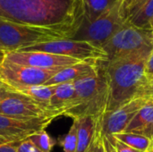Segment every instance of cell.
Returning <instances> with one entry per match:
<instances>
[{
	"label": "cell",
	"mask_w": 153,
	"mask_h": 152,
	"mask_svg": "<svg viewBox=\"0 0 153 152\" xmlns=\"http://www.w3.org/2000/svg\"><path fill=\"white\" fill-rule=\"evenodd\" d=\"M55 90V86H47V85H36L31 86L23 90H19L18 92L22 93L39 105L50 108V100ZM51 109V108H50Z\"/></svg>",
	"instance_id": "ac0fdd59"
},
{
	"label": "cell",
	"mask_w": 153,
	"mask_h": 152,
	"mask_svg": "<svg viewBox=\"0 0 153 152\" xmlns=\"http://www.w3.org/2000/svg\"><path fill=\"white\" fill-rule=\"evenodd\" d=\"M99 67L96 60L82 61L76 65L65 67L51 77L44 85L54 86L65 82H75L79 80L99 74Z\"/></svg>",
	"instance_id": "4fadbf2b"
},
{
	"label": "cell",
	"mask_w": 153,
	"mask_h": 152,
	"mask_svg": "<svg viewBox=\"0 0 153 152\" xmlns=\"http://www.w3.org/2000/svg\"><path fill=\"white\" fill-rule=\"evenodd\" d=\"M0 56H4V53L2 52V51H0Z\"/></svg>",
	"instance_id": "d6a6232c"
},
{
	"label": "cell",
	"mask_w": 153,
	"mask_h": 152,
	"mask_svg": "<svg viewBox=\"0 0 153 152\" xmlns=\"http://www.w3.org/2000/svg\"><path fill=\"white\" fill-rule=\"evenodd\" d=\"M0 18L52 29L71 39L84 19L82 0H0Z\"/></svg>",
	"instance_id": "6da1fadb"
},
{
	"label": "cell",
	"mask_w": 153,
	"mask_h": 152,
	"mask_svg": "<svg viewBox=\"0 0 153 152\" xmlns=\"http://www.w3.org/2000/svg\"><path fill=\"white\" fill-rule=\"evenodd\" d=\"M128 23L133 26L153 32V0H143L127 13Z\"/></svg>",
	"instance_id": "9a60e30c"
},
{
	"label": "cell",
	"mask_w": 153,
	"mask_h": 152,
	"mask_svg": "<svg viewBox=\"0 0 153 152\" xmlns=\"http://www.w3.org/2000/svg\"><path fill=\"white\" fill-rule=\"evenodd\" d=\"M152 95H153V79L150 81H145L143 85L139 89L136 98H143L147 99Z\"/></svg>",
	"instance_id": "d4e9b609"
},
{
	"label": "cell",
	"mask_w": 153,
	"mask_h": 152,
	"mask_svg": "<svg viewBox=\"0 0 153 152\" xmlns=\"http://www.w3.org/2000/svg\"><path fill=\"white\" fill-rule=\"evenodd\" d=\"M84 7V21L91 22L103 13L112 7L117 0H82Z\"/></svg>",
	"instance_id": "d6986e66"
},
{
	"label": "cell",
	"mask_w": 153,
	"mask_h": 152,
	"mask_svg": "<svg viewBox=\"0 0 153 152\" xmlns=\"http://www.w3.org/2000/svg\"><path fill=\"white\" fill-rule=\"evenodd\" d=\"M59 71L31 67L3 59L0 64V80L13 90L19 91L31 86L45 84Z\"/></svg>",
	"instance_id": "52a82bcc"
},
{
	"label": "cell",
	"mask_w": 153,
	"mask_h": 152,
	"mask_svg": "<svg viewBox=\"0 0 153 152\" xmlns=\"http://www.w3.org/2000/svg\"><path fill=\"white\" fill-rule=\"evenodd\" d=\"M105 136L108 139V141L109 142V143L111 144L115 152H142L128 146L127 144H126L120 141H118L113 135H105Z\"/></svg>",
	"instance_id": "cb8c5ba5"
},
{
	"label": "cell",
	"mask_w": 153,
	"mask_h": 152,
	"mask_svg": "<svg viewBox=\"0 0 153 152\" xmlns=\"http://www.w3.org/2000/svg\"><path fill=\"white\" fill-rule=\"evenodd\" d=\"M77 122V150L76 152H85L92 142L98 120L92 116L75 118Z\"/></svg>",
	"instance_id": "2e32d148"
},
{
	"label": "cell",
	"mask_w": 153,
	"mask_h": 152,
	"mask_svg": "<svg viewBox=\"0 0 153 152\" xmlns=\"http://www.w3.org/2000/svg\"><path fill=\"white\" fill-rule=\"evenodd\" d=\"M4 59L19 65L48 70H61L82 62L76 58L39 51L9 52L4 54Z\"/></svg>",
	"instance_id": "8fae6325"
},
{
	"label": "cell",
	"mask_w": 153,
	"mask_h": 152,
	"mask_svg": "<svg viewBox=\"0 0 153 152\" xmlns=\"http://www.w3.org/2000/svg\"><path fill=\"white\" fill-rule=\"evenodd\" d=\"M100 118L98 120L96 132L94 133L92 142H91V143L90 144L89 148L87 149V151L85 152H106L105 144H104V139H103L104 134H103L102 128H101Z\"/></svg>",
	"instance_id": "603a6c76"
},
{
	"label": "cell",
	"mask_w": 153,
	"mask_h": 152,
	"mask_svg": "<svg viewBox=\"0 0 153 152\" xmlns=\"http://www.w3.org/2000/svg\"><path fill=\"white\" fill-rule=\"evenodd\" d=\"M3 59H4V56H0V64H1V62L3 61Z\"/></svg>",
	"instance_id": "836d02e7"
},
{
	"label": "cell",
	"mask_w": 153,
	"mask_h": 152,
	"mask_svg": "<svg viewBox=\"0 0 153 152\" xmlns=\"http://www.w3.org/2000/svg\"><path fill=\"white\" fill-rule=\"evenodd\" d=\"M103 139H104V144H105L106 151H107L108 152H115V151L113 150V148H112V146H111V144L109 143V142L108 141V139L106 138V136H105V135H104Z\"/></svg>",
	"instance_id": "4dcf8cb0"
},
{
	"label": "cell",
	"mask_w": 153,
	"mask_h": 152,
	"mask_svg": "<svg viewBox=\"0 0 153 152\" xmlns=\"http://www.w3.org/2000/svg\"><path fill=\"white\" fill-rule=\"evenodd\" d=\"M147 101L146 99L136 98L117 109L106 112L100 118L103 134L113 135L123 133Z\"/></svg>",
	"instance_id": "7c38bea8"
},
{
	"label": "cell",
	"mask_w": 153,
	"mask_h": 152,
	"mask_svg": "<svg viewBox=\"0 0 153 152\" xmlns=\"http://www.w3.org/2000/svg\"><path fill=\"white\" fill-rule=\"evenodd\" d=\"M147 99H149V100H152V101L153 102V95H152L151 97H149V98H148Z\"/></svg>",
	"instance_id": "1f68e13d"
},
{
	"label": "cell",
	"mask_w": 153,
	"mask_h": 152,
	"mask_svg": "<svg viewBox=\"0 0 153 152\" xmlns=\"http://www.w3.org/2000/svg\"><path fill=\"white\" fill-rule=\"evenodd\" d=\"M142 1H143V0H124V7H125V11H126V16H127L128 12L133 7H134L136 4L141 3Z\"/></svg>",
	"instance_id": "f1b7e54d"
},
{
	"label": "cell",
	"mask_w": 153,
	"mask_h": 152,
	"mask_svg": "<svg viewBox=\"0 0 153 152\" xmlns=\"http://www.w3.org/2000/svg\"><path fill=\"white\" fill-rule=\"evenodd\" d=\"M12 89H10L4 82H2L1 80H0V96H2L3 94H4L5 92H7V91H9V90H11Z\"/></svg>",
	"instance_id": "f546056e"
},
{
	"label": "cell",
	"mask_w": 153,
	"mask_h": 152,
	"mask_svg": "<svg viewBox=\"0 0 153 152\" xmlns=\"http://www.w3.org/2000/svg\"><path fill=\"white\" fill-rule=\"evenodd\" d=\"M126 21L124 0H117L95 21L88 22L83 19L81 27L71 39L86 41L101 47L126 23Z\"/></svg>",
	"instance_id": "5b68a950"
},
{
	"label": "cell",
	"mask_w": 153,
	"mask_h": 152,
	"mask_svg": "<svg viewBox=\"0 0 153 152\" xmlns=\"http://www.w3.org/2000/svg\"><path fill=\"white\" fill-rule=\"evenodd\" d=\"M59 39H69L65 34L52 29L18 24L0 18V51L4 54Z\"/></svg>",
	"instance_id": "277c9868"
},
{
	"label": "cell",
	"mask_w": 153,
	"mask_h": 152,
	"mask_svg": "<svg viewBox=\"0 0 153 152\" xmlns=\"http://www.w3.org/2000/svg\"><path fill=\"white\" fill-rule=\"evenodd\" d=\"M0 114L22 119H55L61 116L58 111L47 108L28 96L13 90L0 96Z\"/></svg>",
	"instance_id": "ba28073f"
},
{
	"label": "cell",
	"mask_w": 153,
	"mask_h": 152,
	"mask_svg": "<svg viewBox=\"0 0 153 152\" xmlns=\"http://www.w3.org/2000/svg\"><path fill=\"white\" fill-rule=\"evenodd\" d=\"M147 152H153V147L152 148V149H151V150H149V151H148Z\"/></svg>",
	"instance_id": "e575fe53"
},
{
	"label": "cell",
	"mask_w": 153,
	"mask_h": 152,
	"mask_svg": "<svg viewBox=\"0 0 153 152\" xmlns=\"http://www.w3.org/2000/svg\"><path fill=\"white\" fill-rule=\"evenodd\" d=\"M124 132L141 134L149 138L153 142V102L152 100L148 99L147 103L138 111Z\"/></svg>",
	"instance_id": "5bb4252c"
},
{
	"label": "cell",
	"mask_w": 153,
	"mask_h": 152,
	"mask_svg": "<svg viewBox=\"0 0 153 152\" xmlns=\"http://www.w3.org/2000/svg\"><path fill=\"white\" fill-rule=\"evenodd\" d=\"M0 144H3V143H0Z\"/></svg>",
	"instance_id": "8d00e7d4"
},
{
	"label": "cell",
	"mask_w": 153,
	"mask_h": 152,
	"mask_svg": "<svg viewBox=\"0 0 153 152\" xmlns=\"http://www.w3.org/2000/svg\"><path fill=\"white\" fill-rule=\"evenodd\" d=\"M16 147H17L18 152H45L40 151L37 147H35L27 139L24 140V141L17 142L16 143Z\"/></svg>",
	"instance_id": "484cf974"
},
{
	"label": "cell",
	"mask_w": 153,
	"mask_h": 152,
	"mask_svg": "<svg viewBox=\"0 0 153 152\" xmlns=\"http://www.w3.org/2000/svg\"><path fill=\"white\" fill-rule=\"evenodd\" d=\"M27 140L35 147L45 152L51 151L53 148L56 146V144L57 143V141L53 139L46 132L45 129L31 134L30 137L27 138Z\"/></svg>",
	"instance_id": "44dd1931"
},
{
	"label": "cell",
	"mask_w": 153,
	"mask_h": 152,
	"mask_svg": "<svg viewBox=\"0 0 153 152\" xmlns=\"http://www.w3.org/2000/svg\"><path fill=\"white\" fill-rule=\"evenodd\" d=\"M54 86L55 90L50 100V108L58 111L63 116L65 108L74 95V82H69Z\"/></svg>",
	"instance_id": "e0dca14e"
},
{
	"label": "cell",
	"mask_w": 153,
	"mask_h": 152,
	"mask_svg": "<svg viewBox=\"0 0 153 152\" xmlns=\"http://www.w3.org/2000/svg\"><path fill=\"white\" fill-rule=\"evenodd\" d=\"M101 48L107 54V60L145 48H153V32L138 29L126 22Z\"/></svg>",
	"instance_id": "8992f818"
},
{
	"label": "cell",
	"mask_w": 153,
	"mask_h": 152,
	"mask_svg": "<svg viewBox=\"0 0 153 152\" xmlns=\"http://www.w3.org/2000/svg\"><path fill=\"white\" fill-rule=\"evenodd\" d=\"M105 149H106V148H105ZM106 152H108V151H106Z\"/></svg>",
	"instance_id": "d590c367"
},
{
	"label": "cell",
	"mask_w": 153,
	"mask_h": 152,
	"mask_svg": "<svg viewBox=\"0 0 153 152\" xmlns=\"http://www.w3.org/2000/svg\"><path fill=\"white\" fill-rule=\"evenodd\" d=\"M153 48L122 56L111 60H99L97 65L108 86L106 112H110L136 98L146 81L145 67Z\"/></svg>",
	"instance_id": "7a4b0ae2"
},
{
	"label": "cell",
	"mask_w": 153,
	"mask_h": 152,
	"mask_svg": "<svg viewBox=\"0 0 153 152\" xmlns=\"http://www.w3.org/2000/svg\"><path fill=\"white\" fill-rule=\"evenodd\" d=\"M57 143L62 147L64 152H76L77 150V122L74 120L68 133L58 138Z\"/></svg>",
	"instance_id": "7402d4cb"
},
{
	"label": "cell",
	"mask_w": 153,
	"mask_h": 152,
	"mask_svg": "<svg viewBox=\"0 0 153 152\" xmlns=\"http://www.w3.org/2000/svg\"><path fill=\"white\" fill-rule=\"evenodd\" d=\"M16 143H3L0 144V152H18Z\"/></svg>",
	"instance_id": "83f0119b"
},
{
	"label": "cell",
	"mask_w": 153,
	"mask_h": 152,
	"mask_svg": "<svg viewBox=\"0 0 153 152\" xmlns=\"http://www.w3.org/2000/svg\"><path fill=\"white\" fill-rule=\"evenodd\" d=\"M54 118L22 119L0 114V143H15L44 130Z\"/></svg>",
	"instance_id": "30bf717a"
},
{
	"label": "cell",
	"mask_w": 153,
	"mask_h": 152,
	"mask_svg": "<svg viewBox=\"0 0 153 152\" xmlns=\"http://www.w3.org/2000/svg\"><path fill=\"white\" fill-rule=\"evenodd\" d=\"M145 78L146 81L153 79V51L148 58L146 67H145Z\"/></svg>",
	"instance_id": "4316f807"
},
{
	"label": "cell",
	"mask_w": 153,
	"mask_h": 152,
	"mask_svg": "<svg viewBox=\"0 0 153 152\" xmlns=\"http://www.w3.org/2000/svg\"><path fill=\"white\" fill-rule=\"evenodd\" d=\"M19 51L45 52L73 57L81 61L107 60V54L101 47L94 46L86 41H79L74 39H59L40 43L22 48Z\"/></svg>",
	"instance_id": "9c48e42d"
},
{
	"label": "cell",
	"mask_w": 153,
	"mask_h": 152,
	"mask_svg": "<svg viewBox=\"0 0 153 152\" xmlns=\"http://www.w3.org/2000/svg\"><path fill=\"white\" fill-rule=\"evenodd\" d=\"M113 136L118 141L142 152H147L153 147L152 141L141 134L124 132L113 134Z\"/></svg>",
	"instance_id": "ffe728a7"
},
{
	"label": "cell",
	"mask_w": 153,
	"mask_h": 152,
	"mask_svg": "<svg viewBox=\"0 0 153 152\" xmlns=\"http://www.w3.org/2000/svg\"><path fill=\"white\" fill-rule=\"evenodd\" d=\"M74 88V95L63 116L73 119L83 116L100 119L106 113L108 103V86L100 70L98 75L75 82Z\"/></svg>",
	"instance_id": "3957f363"
}]
</instances>
